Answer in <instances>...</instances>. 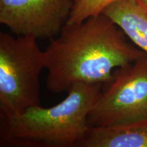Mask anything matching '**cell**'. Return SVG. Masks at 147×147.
Here are the masks:
<instances>
[{
    "instance_id": "2",
    "label": "cell",
    "mask_w": 147,
    "mask_h": 147,
    "mask_svg": "<svg viewBox=\"0 0 147 147\" xmlns=\"http://www.w3.org/2000/svg\"><path fill=\"white\" fill-rule=\"evenodd\" d=\"M102 86L74 84L57 105L34 106L20 115L1 117L0 146L76 147L89 129V114Z\"/></svg>"
},
{
    "instance_id": "3",
    "label": "cell",
    "mask_w": 147,
    "mask_h": 147,
    "mask_svg": "<svg viewBox=\"0 0 147 147\" xmlns=\"http://www.w3.org/2000/svg\"><path fill=\"white\" fill-rule=\"evenodd\" d=\"M45 52L32 36L0 34V113L8 117L40 106Z\"/></svg>"
},
{
    "instance_id": "1",
    "label": "cell",
    "mask_w": 147,
    "mask_h": 147,
    "mask_svg": "<svg viewBox=\"0 0 147 147\" xmlns=\"http://www.w3.org/2000/svg\"><path fill=\"white\" fill-rule=\"evenodd\" d=\"M125 36L104 14L66 23L44 51L48 89L61 93L78 82H109L116 69L146 55L129 44Z\"/></svg>"
},
{
    "instance_id": "8",
    "label": "cell",
    "mask_w": 147,
    "mask_h": 147,
    "mask_svg": "<svg viewBox=\"0 0 147 147\" xmlns=\"http://www.w3.org/2000/svg\"><path fill=\"white\" fill-rule=\"evenodd\" d=\"M118 0H73L72 8L67 24L80 23L103 11Z\"/></svg>"
},
{
    "instance_id": "4",
    "label": "cell",
    "mask_w": 147,
    "mask_h": 147,
    "mask_svg": "<svg viewBox=\"0 0 147 147\" xmlns=\"http://www.w3.org/2000/svg\"><path fill=\"white\" fill-rule=\"evenodd\" d=\"M147 119V55L116 69L104 84L88 117L89 127H103Z\"/></svg>"
},
{
    "instance_id": "7",
    "label": "cell",
    "mask_w": 147,
    "mask_h": 147,
    "mask_svg": "<svg viewBox=\"0 0 147 147\" xmlns=\"http://www.w3.org/2000/svg\"><path fill=\"white\" fill-rule=\"evenodd\" d=\"M102 14L147 55V5L140 0H118Z\"/></svg>"
},
{
    "instance_id": "5",
    "label": "cell",
    "mask_w": 147,
    "mask_h": 147,
    "mask_svg": "<svg viewBox=\"0 0 147 147\" xmlns=\"http://www.w3.org/2000/svg\"><path fill=\"white\" fill-rule=\"evenodd\" d=\"M73 0H0V23L16 36L52 39L70 15Z\"/></svg>"
},
{
    "instance_id": "9",
    "label": "cell",
    "mask_w": 147,
    "mask_h": 147,
    "mask_svg": "<svg viewBox=\"0 0 147 147\" xmlns=\"http://www.w3.org/2000/svg\"><path fill=\"white\" fill-rule=\"evenodd\" d=\"M140 1H142V2L144 3L145 5H147V0H140Z\"/></svg>"
},
{
    "instance_id": "6",
    "label": "cell",
    "mask_w": 147,
    "mask_h": 147,
    "mask_svg": "<svg viewBox=\"0 0 147 147\" xmlns=\"http://www.w3.org/2000/svg\"><path fill=\"white\" fill-rule=\"evenodd\" d=\"M76 147H147V119L116 126L89 127Z\"/></svg>"
}]
</instances>
